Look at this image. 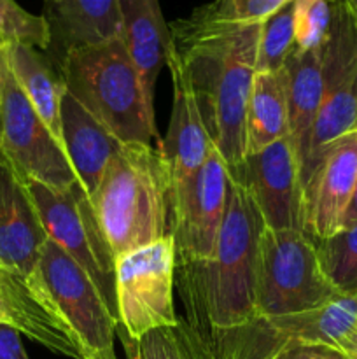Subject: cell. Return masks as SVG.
Segmentation results:
<instances>
[{"label": "cell", "instance_id": "obj_4", "mask_svg": "<svg viewBox=\"0 0 357 359\" xmlns=\"http://www.w3.org/2000/svg\"><path fill=\"white\" fill-rule=\"evenodd\" d=\"M59 74L66 91L121 144L158 139L154 104L121 37L70 49Z\"/></svg>", "mask_w": 357, "mask_h": 359}, {"label": "cell", "instance_id": "obj_18", "mask_svg": "<svg viewBox=\"0 0 357 359\" xmlns=\"http://www.w3.org/2000/svg\"><path fill=\"white\" fill-rule=\"evenodd\" d=\"M174 83L170 125L160 151L168 165L172 184L195 174L209 156L214 142L206 133L195 95L178 69L167 65Z\"/></svg>", "mask_w": 357, "mask_h": 359}, {"label": "cell", "instance_id": "obj_25", "mask_svg": "<svg viewBox=\"0 0 357 359\" xmlns=\"http://www.w3.org/2000/svg\"><path fill=\"white\" fill-rule=\"evenodd\" d=\"M326 279L340 294H357V224L314 241Z\"/></svg>", "mask_w": 357, "mask_h": 359}, {"label": "cell", "instance_id": "obj_3", "mask_svg": "<svg viewBox=\"0 0 357 359\" xmlns=\"http://www.w3.org/2000/svg\"><path fill=\"white\" fill-rule=\"evenodd\" d=\"M172 175L160 149L122 144L90 196L115 258L170 235Z\"/></svg>", "mask_w": 357, "mask_h": 359}, {"label": "cell", "instance_id": "obj_16", "mask_svg": "<svg viewBox=\"0 0 357 359\" xmlns=\"http://www.w3.org/2000/svg\"><path fill=\"white\" fill-rule=\"evenodd\" d=\"M262 321L284 344L326 347L357 359V294H336L314 311Z\"/></svg>", "mask_w": 357, "mask_h": 359}, {"label": "cell", "instance_id": "obj_15", "mask_svg": "<svg viewBox=\"0 0 357 359\" xmlns=\"http://www.w3.org/2000/svg\"><path fill=\"white\" fill-rule=\"evenodd\" d=\"M0 314L4 323L51 353L83 359L72 330L48 291L34 286L18 270L0 262Z\"/></svg>", "mask_w": 357, "mask_h": 359}, {"label": "cell", "instance_id": "obj_6", "mask_svg": "<svg viewBox=\"0 0 357 359\" xmlns=\"http://www.w3.org/2000/svg\"><path fill=\"white\" fill-rule=\"evenodd\" d=\"M49 241L63 249L107 304L119 325L115 300V255L100 226L90 195L79 181L65 191H56L35 181H24Z\"/></svg>", "mask_w": 357, "mask_h": 359}, {"label": "cell", "instance_id": "obj_5", "mask_svg": "<svg viewBox=\"0 0 357 359\" xmlns=\"http://www.w3.org/2000/svg\"><path fill=\"white\" fill-rule=\"evenodd\" d=\"M340 294L326 279L314 241L301 230L266 228L259 241V319L314 311Z\"/></svg>", "mask_w": 357, "mask_h": 359}, {"label": "cell", "instance_id": "obj_11", "mask_svg": "<svg viewBox=\"0 0 357 359\" xmlns=\"http://www.w3.org/2000/svg\"><path fill=\"white\" fill-rule=\"evenodd\" d=\"M0 149L23 181L41 182L56 191H65L79 181L65 151L18 86L9 65L0 95Z\"/></svg>", "mask_w": 357, "mask_h": 359}, {"label": "cell", "instance_id": "obj_29", "mask_svg": "<svg viewBox=\"0 0 357 359\" xmlns=\"http://www.w3.org/2000/svg\"><path fill=\"white\" fill-rule=\"evenodd\" d=\"M293 0H214V7L223 18L238 23H265Z\"/></svg>", "mask_w": 357, "mask_h": 359}, {"label": "cell", "instance_id": "obj_23", "mask_svg": "<svg viewBox=\"0 0 357 359\" xmlns=\"http://www.w3.org/2000/svg\"><path fill=\"white\" fill-rule=\"evenodd\" d=\"M128 359H254L223 335H206L186 318L125 344Z\"/></svg>", "mask_w": 357, "mask_h": 359}, {"label": "cell", "instance_id": "obj_35", "mask_svg": "<svg viewBox=\"0 0 357 359\" xmlns=\"http://www.w3.org/2000/svg\"><path fill=\"white\" fill-rule=\"evenodd\" d=\"M46 2V6H48V4H55V2H58V0H44Z\"/></svg>", "mask_w": 357, "mask_h": 359}, {"label": "cell", "instance_id": "obj_2", "mask_svg": "<svg viewBox=\"0 0 357 359\" xmlns=\"http://www.w3.org/2000/svg\"><path fill=\"white\" fill-rule=\"evenodd\" d=\"M265 221L241 182L230 175L226 216L214 256L177 265L188 321L203 332H226L258 321L259 241Z\"/></svg>", "mask_w": 357, "mask_h": 359}, {"label": "cell", "instance_id": "obj_17", "mask_svg": "<svg viewBox=\"0 0 357 359\" xmlns=\"http://www.w3.org/2000/svg\"><path fill=\"white\" fill-rule=\"evenodd\" d=\"M62 137L70 167L91 196L122 144L66 90L62 98Z\"/></svg>", "mask_w": 357, "mask_h": 359}, {"label": "cell", "instance_id": "obj_27", "mask_svg": "<svg viewBox=\"0 0 357 359\" xmlns=\"http://www.w3.org/2000/svg\"><path fill=\"white\" fill-rule=\"evenodd\" d=\"M0 44L49 49L51 28L44 16L28 13L16 0H0Z\"/></svg>", "mask_w": 357, "mask_h": 359}, {"label": "cell", "instance_id": "obj_31", "mask_svg": "<svg viewBox=\"0 0 357 359\" xmlns=\"http://www.w3.org/2000/svg\"><path fill=\"white\" fill-rule=\"evenodd\" d=\"M20 335L16 328L0 323V359H28Z\"/></svg>", "mask_w": 357, "mask_h": 359}, {"label": "cell", "instance_id": "obj_14", "mask_svg": "<svg viewBox=\"0 0 357 359\" xmlns=\"http://www.w3.org/2000/svg\"><path fill=\"white\" fill-rule=\"evenodd\" d=\"M48 242L27 184L0 149V262L46 290L38 259Z\"/></svg>", "mask_w": 357, "mask_h": 359}, {"label": "cell", "instance_id": "obj_9", "mask_svg": "<svg viewBox=\"0 0 357 359\" xmlns=\"http://www.w3.org/2000/svg\"><path fill=\"white\" fill-rule=\"evenodd\" d=\"M38 270L49 298L76 337L83 359H115L118 323L86 272L49 238L42 248Z\"/></svg>", "mask_w": 357, "mask_h": 359}, {"label": "cell", "instance_id": "obj_32", "mask_svg": "<svg viewBox=\"0 0 357 359\" xmlns=\"http://www.w3.org/2000/svg\"><path fill=\"white\" fill-rule=\"evenodd\" d=\"M352 224H357V184L352 193V198H350L349 207H346L345 217H343V228L352 226Z\"/></svg>", "mask_w": 357, "mask_h": 359}, {"label": "cell", "instance_id": "obj_20", "mask_svg": "<svg viewBox=\"0 0 357 359\" xmlns=\"http://www.w3.org/2000/svg\"><path fill=\"white\" fill-rule=\"evenodd\" d=\"M44 18L51 28V46L62 56L70 49L121 37L119 0H58L46 6Z\"/></svg>", "mask_w": 357, "mask_h": 359}, {"label": "cell", "instance_id": "obj_1", "mask_svg": "<svg viewBox=\"0 0 357 359\" xmlns=\"http://www.w3.org/2000/svg\"><path fill=\"white\" fill-rule=\"evenodd\" d=\"M168 27L172 44L164 65H174L188 81L206 133L233 177L245 161V112L262 23L226 20L210 2Z\"/></svg>", "mask_w": 357, "mask_h": 359}, {"label": "cell", "instance_id": "obj_37", "mask_svg": "<svg viewBox=\"0 0 357 359\" xmlns=\"http://www.w3.org/2000/svg\"><path fill=\"white\" fill-rule=\"evenodd\" d=\"M0 323H4V318H2V314H0Z\"/></svg>", "mask_w": 357, "mask_h": 359}, {"label": "cell", "instance_id": "obj_26", "mask_svg": "<svg viewBox=\"0 0 357 359\" xmlns=\"http://www.w3.org/2000/svg\"><path fill=\"white\" fill-rule=\"evenodd\" d=\"M294 48V4L290 2L262 23L258 48V72L282 70Z\"/></svg>", "mask_w": 357, "mask_h": 359}, {"label": "cell", "instance_id": "obj_10", "mask_svg": "<svg viewBox=\"0 0 357 359\" xmlns=\"http://www.w3.org/2000/svg\"><path fill=\"white\" fill-rule=\"evenodd\" d=\"M230 168L212 146L205 163L192 175L172 184L170 235L177 265L206 262L214 256L226 216Z\"/></svg>", "mask_w": 357, "mask_h": 359}, {"label": "cell", "instance_id": "obj_34", "mask_svg": "<svg viewBox=\"0 0 357 359\" xmlns=\"http://www.w3.org/2000/svg\"><path fill=\"white\" fill-rule=\"evenodd\" d=\"M342 2L345 4L346 11L352 14V18L356 20V23H357V0H342Z\"/></svg>", "mask_w": 357, "mask_h": 359}, {"label": "cell", "instance_id": "obj_19", "mask_svg": "<svg viewBox=\"0 0 357 359\" xmlns=\"http://www.w3.org/2000/svg\"><path fill=\"white\" fill-rule=\"evenodd\" d=\"M121 39L135 63L147 98L154 104V86L170 51V27L158 0H119Z\"/></svg>", "mask_w": 357, "mask_h": 359}, {"label": "cell", "instance_id": "obj_24", "mask_svg": "<svg viewBox=\"0 0 357 359\" xmlns=\"http://www.w3.org/2000/svg\"><path fill=\"white\" fill-rule=\"evenodd\" d=\"M289 135L286 74L255 72L245 112V156Z\"/></svg>", "mask_w": 357, "mask_h": 359}, {"label": "cell", "instance_id": "obj_22", "mask_svg": "<svg viewBox=\"0 0 357 359\" xmlns=\"http://www.w3.org/2000/svg\"><path fill=\"white\" fill-rule=\"evenodd\" d=\"M4 53L18 86L63 149L62 98L66 88L59 70L49 56L30 46L4 44Z\"/></svg>", "mask_w": 357, "mask_h": 359}, {"label": "cell", "instance_id": "obj_8", "mask_svg": "<svg viewBox=\"0 0 357 359\" xmlns=\"http://www.w3.org/2000/svg\"><path fill=\"white\" fill-rule=\"evenodd\" d=\"M331 27L321 46L324 98L301 167V186L314 170L321 151L357 128V23L342 0H331Z\"/></svg>", "mask_w": 357, "mask_h": 359}, {"label": "cell", "instance_id": "obj_21", "mask_svg": "<svg viewBox=\"0 0 357 359\" xmlns=\"http://www.w3.org/2000/svg\"><path fill=\"white\" fill-rule=\"evenodd\" d=\"M287 107H289V139L296 149L301 167L308 154L310 135L324 98L321 48L301 51L294 48L284 65Z\"/></svg>", "mask_w": 357, "mask_h": 359}, {"label": "cell", "instance_id": "obj_30", "mask_svg": "<svg viewBox=\"0 0 357 359\" xmlns=\"http://www.w3.org/2000/svg\"><path fill=\"white\" fill-rule=\"evenodd\" d=\"M266 359H345L340 353L326 347L301 346V344H276Z\"/></svg>", "mask_w": 357, "mask_h": 359}, {"label": "cell", "instance_id": "obj_36", "mask_svg": "<svg viewBox=\"0 0 357 359\" xmlns=\"http://www.w3.org/2000/svg\"><path fill=\"white\" fill-rule=\"evenodd\" d=\"M0 142H2V123H0Z\"/></svg>", "mask_w": 357, "mask_h": 359}, {"label": "cell", "instance_id": "obj_7", "mask_svg": "<svg viewBox=\"0 0 357 359\" xmlns=\"http://www.w3.org/2000/svg\"><path fill=\"white\" fill-rule=\"evenodd\" d=\"M177 249L172 235L115 259L118 330L122 344L135 342L178 321L174 305Z\"/></svg>", "mask_w": 357, "mask_h": 359}, {"label": "cell", "instance_id": "obj_13", "mask_svg": "<svg viewBox=\"0 0 357 359\" xmlns=\"http://www.w3.org/2000/svg\"><path fill=\"white\" fill-rule=\"evenodd\" d=\"M356 184L357 128L332 140L318 154L303 184V233L321 241L342 230Z\"/></svg>", "mask_w": 357, "mask_h": 359}, {"label": "cell", "instance_id": "obj_28", "mask_svg": "<svg viewBox=\"0 0 357 359\" xmlns=\"http://www.w3.org/2000/svg\"><path fill=\"white\" fill-rule=\"evenodd\" d=\"M293 4L296 48L301 51L318 49L331 27V0H293Z\"/></svg>", "mask_w": 357, "mask_h": 359}, {"label": "cell", "instance_id": "obj_33", "mask_svg": "<svg viewBox=\"0 0 357 359\" xmlns=\"http://www.w3.org/2000/svg\"><path fill=\"white\" fill-rule=\"evenodd\" d=\"M6 72H7V60H6V53H4V44H0V95H2L4 77H6Z\"/></svg>", "mask_w": 357, "mask_h": 359}, {"label": "cell", "instance_id": "obj_12", "mask_svg": "<svg viewBox=\"0 0 357 359\" xmlns=\"http://www.w3.org/2000/svg\"><path fill=\"white\" fill-rule=\"evenodd\" d=\"M233 179L245 186L266 228L303 231L300 161L289 135L245 156Z\"/></svg>", "mask_w": 357, "mask_h": 359}]
</instances>
